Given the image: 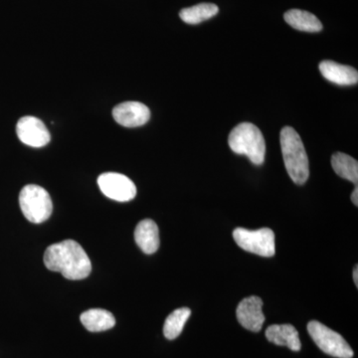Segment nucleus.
<instances>
[{
  "mask_svg": "<svg viewBox=\"0 0 358 358\" xmlns=\"http://www.w3.org/2000/svg\"><path fill=\"white\" fill-rule=\"evenodd\" d=\"M262 308L263 301L259 296H251L244 299L237 307L238 322L248 331L258 333L265 322Z\"/></svg>",
  "mask_w": 358,
  "mask_h": 358,
  "instance_id": "nucleus-9",
  "label": "nucleus"
},
{
  "mask_svg": "<svg viewBox=\"0 0 358 358\" xmlns=\"http://www.w3.org/2000/svg\"><path fill=\"white\" fill-rule=\"evenodd\" d=\"M284 18L289 26L300 31L315 33L322 29L319 18L308 11L291 9L285 13Z\"/></svg>",
  "mask_w": 358,
  "mask_h": 358,
  "instance_id": "nucleus-15",
  "label": "nucleus"
},
{
  "mask_svg": "<svg viewBox=\"0 0 358 358\" xmlns=\"http://www.w3.org/2000/svg\"><path fill=\"white\" fill-rule=\"evenodd\" d=\"M192 310L188 308H178L167 317L164 326V336L169 341H173L182 333L186 322L189 319Z\"/></svg>",
  "mask_w": 358,
  "mask_h": 358,
  "instance_id": "nucleus-18",
  "label": "nucleus"
},
{
  "mask_svg": "<svg viewBox=\"0 0 358 358\" xmlns=\"http://www.w3.org/2000/svg\"><path fill=\"white\" fill-rule=\"evenodd\" d=\"M228 143L233 152L246 155L252 164L261 166L265 162V138L255 124L251 122L238 124L231 131Z\"/></svg>",
  "mask_w": 358,
  "mask_h": 358,
  "instance_id": "nucleus-3",
  "label": "nucleus"
},
{
  "mask_svg": "<svg viewBox=\"0 0 358 358\" xmlns=\"http://www.w3.org/2000/svg\"><path fill=\"white\" fill-rule=\"evenodd\" d=\"M219 13L218 6L214 3H199L197 6L183 8L179 17L187 24H199L214 17Z\"/></svg>",
  "mask_w": 358,
  "mask_h": 358,
  "instance_id": "nucleus-16",
  "label": "nucleus"
},
{
  "mask_svg": "<svg viewBox=\"0 0 358 358\" xmlns=\"http://www.w3.org/2000/svg\"><path fill=\"white\" fill-rule=\"evenodd\" d=\"M20 204L23 215L31 223L45 222L53 211L50 195L39 185L24 186L20 192Z\"/></svg>",
  "mask_w": 358,
  "mask_h": 358,
  "instance_id": "nucleus-4",
  "label": "nucleus"
},
{
  "mask_svg": "<svg viewBox=\"0 0 358 358\" xmlns=\"http://www.w3.org/2000/svg\"><path fill=\"white\" fill-rule=\"evenodd\" d=\"M98 185L106 196L115 201H131L136 195V185L128 176L124 174L117 173L101 174L98 178Z\"/></svg>",
  "mask_w": 358,
  "mask_h": 358,
  "instance_id": "nucleus-7",
  "label": "nucleus"
},
{
  "mask_svg": "<svg viewBox=\"0 0 358 358\" xmlns=\"http://www.w3.org/2000/svg\"><path fill=\"white\" fill-rule=\"evenodd\" d=\"M115 121L124 128H136L150 121V110L145 103L124 102L115 106L113 110Z\"/></svg>",
  "mask_w": 358,
  "mask_h": 358,
  "instance_id": "nucleus-10",
  "label": "nucleus"
},
{
  "mask_svg": "<svg viewBox=\"0 0 358 358\" xmlns=\"http://www.w3.org/2000/svg\"><path fill=\"white\" fill-rule=\"evenodd\" d=\"M266 338L275 345L287 346L293 352H300V336L296 327L292 324H273L266 331Z\"/></svg>",
  "mask_w": 358,
  "mask_h": 358,
  "instance_id": "nucleus-13",
  "label": "nucleus"
},
{
  "mask_svg": "<svg viewBox=\"0 0 358 358\" xmlns=\"http://www.w3.org/2000/svg\"><path fill=\"white\" fill-rule=\"evenodd\" d=\"M18 138L24 145L31 148H43L51 141L50 133L38 117L26 115L21 117L16 126Z\"/></svg>",
  "mask_w": 358,
  "mask_h": 358,
  "instance_id": "nucleus-8",
  "label": "nucleus"
},
{
  "mask_svg": "<svg viewBox=\"0 0 358 358\" xmlns=\"http://www.w3.org/2000/svg\"><path fill=\"white\" fill-rule=\"evenodd\" d=\"M352 203L355 205V206H357L358 205V189L357 186L355 187V189L353 190L352 194Z\"/></svg>",
  "mask_w": 358,
  "mask_h": 358,
  "instance_id": "nucleus-19",
  "label": "nucleus"
},
{
  "mask_svg": "<svg viewBox=\"0 0 358 358\" xmlns=\"http://www.w3.org/2000/svg\"><path fill=\"white\" fill-rule=\"evenodd\" d=\"M134 240L141 251L148 255L154 254L159 247V227L155 221L145 219L136 225Z\"/></svg>",
  "mask_w": 358,
  "mask_h": 358,
  "instance_id": "nucleus-12",
  "label": "nucleus"
},
{
  "mask_svg": "<svg viewBox=\"0 0 358 358\" xmlns=\"http://www.w3.org/2000/svg\"><path fill=\"white\" fill-rule=\"evenodd\" d=\"M240 248L262 257H273L275 253V234L270 228L251 231L236 228L233 232Z\"/></svg>",
  "mask_w": 358,
  "mask_h": 358,
  "instance_id": "nucleus-6",
  "label": "nucleus"
},
{
  "mask_svg": "<svg viewBox=\"0 0 358 358\" xmlns=\"http://www.w3.org/2000/svg\"><path fill=\"white\" fill-rule=\"evenodd\" d=\"M282 159L289 178L296 185L307 182L310 176L308 159L305 145L296 129L285 127L281 131Z\"/></svg>",
  "mask_w": 358,
  "mask_h": 358,
  "instance_id": "nucleus-2",
  "label": "nucleus"
},
{
  "mask_svg": "<svg viewBox=\"0 0 358 358\" xmlns=\"http://www.w3.org/2000/svg\"><path fill=\"white\" fill-rule=\"evenodd\" d=\"M44 264L52 272L61 273L68 280L86 279L92 272V263L86 251L74 240L50 245L44 253Z\"/></svg>",
  "mask_w": 358,
  "mask_h": 358,
  "instance_id": "nucleus-1",
  "label": "nucleus"
},
{
  "mask_svg": "<svg viewBox=\"0 0 358 358\" xmlns=\"http://www.w3.org/2000/svg\"><path fill=\"white\" fill-rule=\"evenodd\" d=\"M320 71L327 81L339 86H352L358 82V73L355 68L338 64L334 61L320 62Z\"/></svg>",
  "mask_w": 358,
  "mask_h": 358,
  "instance_id": "nucleus-11",
  "label": "nucleus"
},
{
  "mask_svg": "<svg viewBox=\"0 0 358 358\" xmlns=\"http://www.w3.org/2000/svg\"><path fill=\"white\" fill-rule=\"evenodd\" d=\"M331 166L338 176L348 179L357 185L358 162L357 159L343 152H336L331 157Z\"/></svg>",
  "mask_w": 358,
  "mask_h": 358,
  "instance_id": "nucleus-17",
  "label": "nucleus"
},
{
  "mask_svg": "<svg viewBox=\"0 0 358 358\" xmlns=\"http://www.w3.org/2000/svg\"><path fill=\"white\" fill-rule=\"evenodd\" d=\"M353 281H355L357 287L358 286V268L355 266V270H353Z\"/></svg>",
  "mask_w": 358,
  "mask_h": 358,
  "instance_id": "nucleus-20",
  "label": "nucleus"
},
{
  "mask_svg": "<svg viewBox=\"0 0 358 358\" xmlns=\"http://www.w3.org/2000/svg\"><path fill=\"white\" fill-rule=\"evenodd\" d=\"M80 320L87 331L91 333L109 331L115 326L114 315L109 310H102V308H92L86 310L82 313Z\"/></svg>",
  "mask_w": 358,
  "mask_h": 358,
  "instance_id": "nucleus-14",
  "label": "nucleus"
},
{
  "mask_svg": "<svg viewBox=\"0 0 358 358\" xmlns=\"http://www.w3.org/2000/svg\"><path fill=\"white\" fill-rule=\"evenodd\" d=\"M308 331L322 352L336 358H352L353 350L341 334L317 320L308 322Z\"/></svg>",
  "mask_w": 358,
  "mask_h": 358,
  "instance_id": "nucleus-5",
  "label": "nucleus"
}]
</instances>
